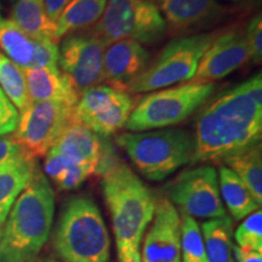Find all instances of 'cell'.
Returning a JSON list of instances; mask_svg holds the SVG:
<instances>
[{
  "label": "cell",
  "mask_w": 262,
  "mask_h": 262,
  "mask_svg": "<svg viewBox=\"0 0 262 262\" xmlns=\"http://www.w3.org/2000/svg\"><path fill=\"white\" fill-rule=\"evenodd\" d=\"M192 163L216 162L261 142L262 75L258 73L217 96L195 122Z\"/></svg>",
  "instance_id": "1"
},
{
  "label": "cell",
  "mask_w": 262,
  "mask_h": 262,
  "mask_svg": "<svg viewBox=\"0 0 262 262\" xmlns=\"http://www.w3.org/2000/svg\"><path fill=\"white\" fill-rule=\"evenodd\" d=\"M100 175L122 262L140 250L141 239L155 216L157 202L143 181L119 158Z\"/></svg>",
  "instance_id": "2"
},
{
  "label": "cell",
  "mask_w": 262,
  "mask_h": 262,
  "mask_svg": "<svg viewBox=\"0 0 262 262\" xmlns=\"http://www.w3.org/2000/svg\"><path fill=\"white\" fill-rule=\"evenodd\" d=\"M55 195L40 170L18 195L3 229V262H32L50 235Z\"/></svg>",
  "instance_id": "3"
},
{
  "label": "cell",
  "mask_w": 262,
  "mask_h": 262,
  "mask_svg": "<svg viewBox=\"0 0 262 262\" xmlns=\"http://www.w3.org/2000/svg\"><path fill=\"white\" fill-rule=\"evenodd\" d=\"M55 249L66 262H110L111 241L93 199L74 196L58 221Z\"/></svg>",
  "instance_id": "4"
},
{
  "label": "cell",
  "mask_w": 262,
  "mask_h": 262,
  "mask_svg": "<svg viewBox=\"0 0 262 262\" xmlns=\"http://www.w3.org/2000/svg\"><path fill=\"white\" fill-rule=\"evenodd\" d=\"M117 143L137 170L152 181H162L192 163L195 149L194 136L178 127L124 133L117 137Z\"/></svg>",
  "instance_id": "5"
},
{
  "label": "cell",
  "mask_w": 262,
  "mask_h": 262,
  "mask_svg": "<svg viewBox=\"0 0 262 262\" xmlns=\"http://www.w3.org/2000/svg\"><path fill=\"white\" fill-rule=\"evenodd\" d=\"M214 90L215 84L188 81L152 91L134 106L125 127L131 133H141L176 125L194 113Z\"/></svg>",
  "instance_id": "6"
},
{
  "label": "cell",
  "mask_w": 262,
  "mask_h": 262,
  "mask_svg": "<svg viewBox=\"0 0 262 262\" xmlns=\"http://www.w3.org/2000/svg\"><path fill=\"white\" fill-rule=\"evenodd\" d=\"M219 32L178 37L160 51L145 72L127 88V94H145L188 83L194 75L199 60Z\"/></svg>",
  "instance_id": "7"
},
{
  "label": "cell",
  "mask_w": 262,
  "mask_h": 262,
  "mask_svg": "<svg viewBox=\"0 0 262 262\" xmlns=\"http://www.w3.org/2000/svg\"><path fill=\"white\" fill-rule=\"evenodd\" d=\"M89 32L106 47L124 39L150 45L163 38L166 26L155 3L147 0H108L102 16Z\"/></svg>",
  "instance_id": "8"
},
{
  "label": "cell",
  "mask_w": 262,
  "mask_h": 262,
  "mask_svg": "<svg viewBox=\"0 0 262 262\" xmlns=\"http://www.w3.org/2000/svg\"><path fill=\"white\" fill-rule=\"evenodd\" d=\"M74 107L55 101L31 102L19 112L14 139L32 158H44L62 133L75 122Z\"/></svg>",
  "instance_id": "9"
},
{
  "label": "cell",
  "mask_w": 262,
  "mask_h": 262,
  "mask_svg": "<svg viewBox=\"0 0 262 262\" xmlns=\"http://www.w3.org/2000/svg\"><path fill=\"white\" fill-rule=\"evenodd\" d=\"M135 104L125 91L100 84L86 90L75 104L74 120L108 139L125 127Z\"/></svg>",
  "instance_id": "10"
},
{
  "label": "cell",
  "mask_w": 262,
  "mask_h": 262,
  "mask_svg": "<svg viewBox=\"0 0 262 262\" xmlns=\"http://www.w3.org/2000/svg\"><path fill=\"white\" fill-rule=\"evenodd\" d=\"M169 201L193 219H219L226 214L219 173L210 165L186 170L169 186Z\"/></svg>",
  "instance_id": "11"
},
{
  "label": "cell",
  "mask_w": 262,
  "mask_h": 262,
  "mask_svg": "<svg viewBox=\"0 0 262 262\" xmlns=\"http://www.w3.org/2000/svg\"><path fill=\"white\" fill-rule=\"evenodd\" d=\"M106 45L91 33H73L58 48L57 66L81 96L102 83V61Z\"/></svg>",
  "instance_id": "12"
},
{
  "label": "cell",
  "mask_w": 262,
  "mask_h": 262,
  "mask_svg": "<svg viewBox=\"0 0 262 262\" xmlns=\"http://www.w3.org/2000/svg\"><path fill=\"white\" fill-rule=\"evenodd\" d=\"M157 6L166 31L180 37L199 34L222 24L237 11L220 0H159Z\"/></svg>",
  "instance_id": "13"
},
{
  "label": "cell",
  "mask_w": 262,
  "mask_h": 262,
  "mask_svg": "<svg viewBox=\"0 0 262 262\" xmlns=\"http://www.w3.org/2000/svg\"><path fill=\"white\" fill-rule=\"evenodd\" d=\"M248 61L249 51L244 31L229 28L217 33L214 40L204 51L191 83L214 84L227 77Z\"/></svg>",
  "instance_id": "14"
},
{
  "label": "cell",
  "mask_w": 262,
  "mask_h": 262,
  "mask_svg": "<svg viewBox=\"0 0 262 262\" xmlns=\"http://www.w3.org/2000/svg\"><path fill=\"white\" fill-rule=\"evenodd\" d=\"M142 262H181V217L169 199L156 203L152 226L143 243Z\"/></svg>",
  "instance_id": "15"
},
{
  "label": "cell",
  "mask_w": 262,
  "mask_h": 262,
  "mask_svg": "<svg viewBox=\"0 0 262 262\" xmlns=\"http://www.w3.org/2000/svg\"><path fill=\"white\" fill-rule=\"evenodd\" d=\"M0 50L22 70L57 66L56 42L32 38L11 19H3L0 24Z\"/></svg>",
  "instance_id": "16"
},
{
  "label": "cell",
  "mask_w": 262,
  "mask_h": 262,
  "mask_svg": "<svg viewBox=\"0 0 262 262\" xmlns=\"http://www.w3.org/2000/svg\"><path fill=\"white\" fill-rule=\"evenodd\" d=\"M150 54L142 44L130 39L112 42L106 47L102 61V83L125 91L145 72Z\"/></svg>",
  "instance_id": "17"
},
{
  "label": "cell",
  "mask_w": 262,
  "mask_h": 262,
  "mask_svg": "<svg viewBox=\"0 0 262 262\" xmlns=\"http://www.w3.org/2000/svg\"><path fill=\"white\" fill-rule=\"evenodd\" d=\"M27 93L31 102L55 101L75 107L79 95L58 68L38 67L24 70Z\"/></svg>",
  "instance_id": "18"
},
{
  "label": "cell",
  "mask_w": 262,
  "mask_h": 262,
  "mask_svg": "<svg viewBox=\"0 0 262 262\" xmlns=\"http://www.w3.org/2000/svg\"><path fill=\"white\" fill-rule=\"evenodd\" d=\"M38 169L35 159L27 153L0 165V226L4 225L16 199L31 183Z\"/></svg>",
  "instance_id": "19"
},
{
  "label": "cell",
  "mask_w": 262,
  "mask_h": 262,
  "mask_svg": "<svg viewBox=\"0 0 262 262\" xmlns=\"http://www.w3.org/2000/svg\"><path fill=\"white\" fill-rule=\"evenodd\" d=\"M103 137L73 122L58 137L52 149L73 164H89L97 169L102 153Z\"/></svg>",
  "instance_id": "20"
},
{
  "label": "cell",
  "mask_w": 262,
  "mask_h": 262,
  "mask_svg": "<svg viewBox=\"0 0 262 262\" xmlns=\"http://www.w3.org/2000/svg\"><path fill=\"white\" fill-rule=\"evenodd\" d=\"M10 19L32 38L56 44L60 41L56 35V25L48 17L44 0H16Z\"/></svg>",
  "instance_id": "21"
},
{
  "label": "cell",
  "mask_w": 262,
  "mask_h": 262,
  "mask_svg": "<svg viewBox=\"0 0 262 262\" xmlns=\"http://www.w3.org/2000/svg\"><path fill=\"white\" fill-rule=\"evenodd\" d=\"M221 199H224L234 220H243L248 215L260 209V204L244 185V182L227 166H220L219 172Z\"/></svg>",
  "instance_id": "22"
},
{
  "label": "cell",
  "mask_w": 262,
  "mask_h": 262,
  "mask_svg": "<svg viewBox=\"0 0 262 262\" xmlns=\"http://www.w3.org/2000/svg\"><path fill=\"white\" fill-rule=\"evenodd\" d=\"M108 0H72L56 22V35L61 38L95 26L102 16Z\"/></svg>",
  "instance_id": "23"
},
{
  "label": "cell",
  "mask_w": 262,
  "mask_h": 262,
  "mask_svg": "<svg viewBox=\"0 0 262 262\" xmlns=\"http://www.w3.org/2000/svg\"><path fill=\"white\" fill-rule=\"evenodd\" d=\"M231 169L249 188L258 204H262V153L261 142L235 152L224 159Z\"/></svg>",
  "instance_id": "24"
},
{
  "label": "cell",
  "mask_w": 262,
  "mask_h": 262,
  "mask_svg": "<svg viewBox=\"0 0 262 262\" xmlns=\"http://www.w3.org/2000/svg\"><path fill=\"white\" fill-rule=\"evenodd\" d=\"M201 229L204 241L206 261L234 262L233 243H232L233 227H232V220L227 215L204 222Z\"/></svg>",
  "instance_id": "25"
},
{
  "label": "cell",
  "mask_w": 262,
  "mask_h": 262,
  "mask_svg": "<svg viewBox=\"0 0 262 262\" xmlns=\"http://www.w3.org/2000/svg\"><path fill=\"white\" fill-rule=\"evenodd\" d=\"M0 88L10 98V101L15 104L18 112H22L31 104L24 70L9 60L2 51H0Z\"/></svg>",
  "instance_id": "26"
},
{
  "label": "cell",
  "mask_w": 262,
  "mask_h": 262,
  "mask_svg": "<svg viewBox=\"0 0 262 262\" xmlns=\"http://www.w3.org/2000/svg\"><path fill=\"white\" fill-rule=\"evenodd\" d=\"M181 262H208L201 226L186 214L181 215Z\"/></svg>",
  "instance_id": "27"
},
{
  "label": "cell",
  "mask_w": 262,
  "mask_h": 262,
  "mask_svg": "<svg viewBox=\"0 0 262 262\" xmlns=\"http://www.w3.org/2000/svg\"><path fill=\"white\" fill-rule=\"evenodd\" d=\"M237 247L247 250L262 251V211H254L239 225L234 233Z\"/></svg>",
  "instance_id": "28"
},
{
  "label": "cell",
  "mask_w": 262,
  "mask_h": 262,
  "mask_svg": "<svg viewBox=\"0 0 262 262\" xmlns=\"http://www.w3.org/2000/svg\"><path fill=\"white\" fill-rule=\"evenodd\" d=\"M96 172V168L89 164H71L58 178L55 180V185L60 189L71 191L78 188L85 182L89 176Z\"/></svg>",
  "instance_id": "29"
},
{
  "label": "cell",
  "mask_w": 262,
  "mask_h": 262,
  "mask_svg": "<svg viewBox=\"0 0 262 262\" xmlns=\"http://www.w3.org/2000/svg\"><path fill=\"white\" fill-rule=\"evenodd\" d=\"M244 37L250 61L255 64H260L262 61V18L260 14L249 21L244 31Z\"/></svg>",
  "instance_id": "30"
},
{
  "label": "cell",
  "mask_w": 262,
  "mask_h": 262,
  "mask_svg": "<svg viewBox=\"0 0 262 262\" xmlns=\"http://www.w3.org/2000/svg\"><path fill=\"white\" fill-rule=\"evenodd\" d=\"M19 112L0 88V136L14 134L17 126Z\"/></svg>",
  "instance_id": "31"
},
{
  "label": "cell",
  "mask_w": 262,
  "mask_h": 262,
  "mask_svg": "<svg viewBox=\"0 0 262 262\" xmlns=\"http://www.w3.org/2000/svg\"><path fill=\"white\" fill-rule=\"evenodd\" d=\"M25 153L12 136H0V165Z\"/></svg>",
  "instance_id": "32"
},
{
  "label": "cell",
  "mask_w": 262,
  "mask_h": 262,
  "mask_svg": "<svg viewBox=\"0 0 262 262\" xmlns=\"http://www.w3.org/2000/svg\"><path fill=\"white\" fill-rule=\"evenodd\" d=\"M71 2L72 0H44L45 10H47L48 17L50 18V21L56 25L58 17Z\"/></svg>",
  "instance_id": "33"
},
{
  "label": "cell",
  "mask_w": 262,
  "mask_h": 262,
  "mask_svg": "<svg viewBox=\"0 0 262 262\" xmlns=\"http://www.w3.org/2000/svg\"><path fill=\"white\" fill-rule=\"evenodd\" d=\"M233 258L237 262H262V251L247 250L233 245Z\"/></svg>",
  "instance_id": "34"
},
{
  "label": "cell",
  "mask_w": 262,
  "mask_h": 262,
  "mask_svg": "<svg viewBox=\"0 0 262 262\" xmlns=\"http://www.w3.org/2000/svg\"><path fill=\"white\" fill-rule=\"evenodd\" d=\"M235 6H243V8H249V6L256 5L258 0H227Z\"/></svg>",
  "instance_id": "35"
},
{
  "label": "cell",
  "mask_w": 262,
  "mask_h": 262,
  "mask_svg": "<svg viewBox=\"0 0 262 262\" xmlns=\"http://www.w3.org/2000/svg\"><path fill=\"white\" fill-rule=\"evenodd\" d=\"M122 262H142V260H141V251H135L129 258H126V260Z\"/></svg>",
  "instance_id": "36"
},
{
  "label": "cell",
  "mask_w": 262,
  "mask_h": 262,
  "mask_svg": "<svg viewBox=\"0 0 262 262\" xmlns=\"http://www.w3.org/2000/svg\"><path fill=\"white\" fill-rule=\"evenodd\" d=\"M0 262H3V228L0 226Z\"/></svg>",
  "instance_id": "37"
},
{
  "label": "cell",
  "mask_w": 262,
  "mask_h": 262,
  "mask_svg": "<svg viewBox=\"0 0 262 262\" xmlns=\"http://www.w3.org/2000/svg\"><path fill=\"white\" fill-rule=\"evenodd\" d=\"M3 19H4V18H3V15H2V4H0V24H2V22H3Z\"/></svg>",
  "instance_id": "38"
},
{
  "label": "cell",
  "mask_w": 262,
  "mask_h": 262,
  "mask_svg": "<svg viewBox=\"0 0 262 262\" xmlns=\"http://www.w3.org/2000/svg\"><path fill=\"white\" fill-rule=\"evenodd\" d=\"M147 2H152V3H155V4H157V3H158L159 0H147Z\"/></svg>",
  "instance_id": "39"
},
{
  "label": "cell",
  "mask_w": 262,
  "mask_h": 262,
  "mask_svg": "<svg viewBox=\"0 0 262 262\" xmlns=\"http://www.w3.org/2000/svg\"><path fill=\"white\" fill-rule=\"evenodd\" d=\"M44 262H56V261H44Z\"/></svg>",
  "instance_id": "40"
},
{
  "label": "cell",
  "mask_w": 262,
  "mask_h": 262,
  "mask_svg": "<svg viewBox=\"0 0 262 262\" xmlns=\"http://www.w3.org/2000/svg\"><path fill=\"white\" fill-rule=\"evenodd\" d=\"M10 2H12V0H10Z\"/></svg>",
  "instance_id": "41"
}]
</instances>
